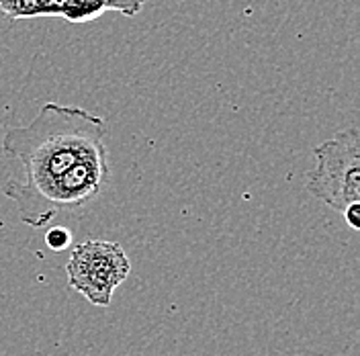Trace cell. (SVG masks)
I'll use <instances>...</instances> for the list:
<instances>
[{
    "instance_id": "6da1fadb",
    "label": "cell",
    "mask_w": 360,
    "mask_h": 356,
    "mask_svg": "<svg viewBox=\"0 0 360 356\" xmlns=\"http://www.w3.org/2000/svg\"><path fill=\"white\" fill-rule=\"evenodd\" d=\"M107 134L105 119L86 109L45 103L29 125L4 132L0 148L21 162L25 178H11L2 186V195L39 191L82 160L109 152Z\"/></svg>"
},
{
    "instance_id": "7a4b0ae2",
    "label": "cell",
    "mask_w": 360,
    "mask_h": 356,
    "mask_svg": "<svg viewBox=\"0 0 360 356\" xmlns=\"http://www.w3.org/2000/svg\"><path fill=\"white\" fill-rule=\"evenodd\" d=\"M109 152L96 154L76 164L66 174L51 180L33 193H6L4 197L17 205L22 223L45 227L58 213L74 211L98 197L109 180Z\"/></svg>"
},
{
    "instance_id": "3957f363",
    "label": "cell",
    "mask_w": 360,
    "mask_h": 356,
    "mask_svg": "<svg viewBox=\"0 0 360 356\" xmlns=\"http://www.w3.org/2000/svg\"><path fill=\"white\" fill-rule=\"evenodd\" d=\"M359 127L338 132L314 150L315 168L307 174V191L338 213L360 203Z\"/></svg>"
},
{
    "instance_id": "277c9868",
    "label": "cell",
    "mask_w": 360,
    "mask_h": 356,
    "mask_svg": "<svg viewBox=\"0 0 360 356\" xmlns=\"http://www.w3.org/2000/svg\"><path fill=\"white\" fill-rule=\"evenodd\" d=\"M125 250L109 240H86L72 248L66 265L68 285L96 307L111 305L115 289L129 276Z\"/></svg>"
},
{
    "instance_id": "5b68a950",
    "label": "cell",
    "mask_w": 360,
    "mask_h": 356,
    "mask_svg": "<svg viewBox=\"0 0 360 356\" xmlns=\"http://www.w3.org/2000/svg\"><path fill=\"white\" fill-rule=\"evenodd\" d=\"M64 0H0V13L13 21L58 17L62 13Z\"/></svg>"
},
{
    "instance_id": "8992f818",
    "label": "cell",
    "mask_w": 360,
    "mask_h": 356,
    "mask_svg": "<svg viewBox=\"0 0 360 356\" xmlns=\"http://www.w3.org/2000/svg\"><path fill=\"white\" fill-rule=\"evenodd\" d=\"M109 11V0H64L60 19L66 23H90Z\"/></svg>"
},
{
    "instance_id": "52a82bcc",
    "label": "cell",
    "mask_w": 360,
    "mask_h": 356,
    "mask_svg": "<svg viewBox=\"0 0 360 356\" xmlns=\"http://www.w3.org/2000/svg\"><path fill=\"white\" fill-rule=\"evenodd\" d=\"M70 240H72L70 229H68V227H62V225L51 227V229L47 231V236H45V244L49 246L53 252H62V250H66L68 246H70Z\"/></svg>"
},
{
    "instance_id": "ba28073f",
    "label": "cell",
    "mask_w": 360,
    "mask_h": 356,
    "mask_svg": "<svg viewBox=\"0 0 360 356\" xmlns=\"http://www.w3.org/2000/svg\"><path fill=\"white\" fill-rule=\"evenodd\" d=\"M148 0H109V11H117L125 17H135Z\"/></svg>"
},
{
    "instance_id": "9c48e42d",
    "label": "cell",
    "mask_w": 360,
    "mask_h": 356,
    "mask_svg": "<svg viewBox=\"0 0 360 356\" xmlns=\"http://www.w3.org/2000/svg\"><path fill=\"white\" fill-rule=\"evenodd\" d=\"M342 215H344V222L348 223L352 229H360V203L350 205Z\"/></svg>"
}]
</instances>
